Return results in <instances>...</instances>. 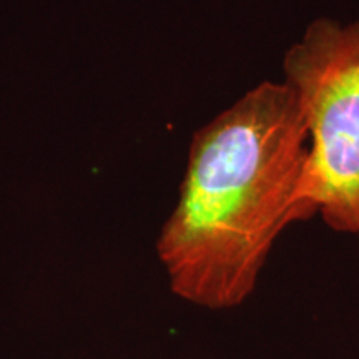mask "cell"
<instances>
[{
	"instance_id": "obj_1",
	"label": "cell",
	"mask_w": 359,
	"mask_h": 359,
	"mask_svg": "<svg viewBox=\"0 0 359 359\" xmlns=\"http://www.w3.org/2000/svg\"><path fill=\"white\" fill-rule=\"evenodd\" d=\"M308 128L286 82H262L196 130L156 253L178 298L228 309L257 288L276 238L316 215Z\"/></svg>"
},
{
	"instance_id": "obj_2",
	"label": "cell",
	"mask_w": 359,
	"mask_h": 359,
	"mask_svg": "<svg viewBox=\"0 0 359 359\" xmlns=\"http://www.w3.org/2000/svg\"><path fill=\"white\" fill-rule=\"evenodd\" d=\"M283 72L308 128V200L359 243V20L314 22L286 50Z\"/></svg>"
}]
</instances>
